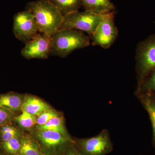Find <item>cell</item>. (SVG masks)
<instances>
[{"label": "cell", "instance_id": "cell-1", "mask_svg": "<svg viewBox=\"0 0 155 155\" xmlns=\"http://www.w3.org/2000/svg\"><path fill=\"white\" fill-rule=\"evenodd\" d=\"M25 10L35 18L39 31L51 37L61 27L64 16L48 0H37L27 3Z\"/></svg>", "mask_w": 155, "mask_h": 155}, {"label": "cell", "instance_id": "cell-2", "mask_svg": "<svg viewBox=\"0 0 155 155\" xmlns=\"http://www.w3.org/2000/svg\"><path fill=\"white\" fill-rule=\"evenodd\" d=\"M51 55L65 58L75 50L90 45V38L85 32L71 28L59 29L51 37Z\"/></svg>", "mask_w": 155, "mask_h": 155}, {"label": "cell", "instance_id": "cell-3", "mask_svg": "<svg viewBox=\"0 0 155 155\" xmlns=\"http://www.w3.org/2000/svg\"><path fill=\"white\" fill-rule=\"evenodd\" d=\"M29 133L38 143L44 154L61 155L67 147L74 143L70 136L56 131L35 128Z\"/></svg>", "mask_w": 155, "mask_h": 155}, {"label": "cell", "instance_id": "cell-4", "mask_svg": "<svg viewBox=\"0 0 155 155\" xmlns=\"http://www.w3.org/2000/svg\"><path fill=\"white\" fill-rule=\"evenodd\" d=\"M136 60L138 87L155 69V34L139 44Z\"/></svg>", "mask_w": 155, "mask_h": 155}, {"label": "cell", "instance_id": "cell-5", "mask_svg": "<svg viewBox=\"0 0 155 155\" xmlns=\"http://www.w3.org/2000/svg\"><path fill=\"white\" fill-rule=\"evenodd\" d=\"M75 147L83 155H107L114 148L109 131L102 130L89 138L74 139Z\"/></svg>", "mask_w": 155, "mask_h": 155}, {"label": "cell", "instance_id": "cell-6", "mask_svg": "<svg viewBox=\"0 0 155 155\" xmlns=\"http://www.w3.org/2000/svg\"><path fill=\"white\" fill-rule=\"evenodd\" d=\"M103 15L85 10L83 12L76 11L64 16L59 29L71 28L81 31L87 34L91 38L102 19Z\"/></svg>", "mask_w": 155, "mask_h": 155}, {"label": "cell", "instance_id": "cell-7", "mask_svg": "<svg viewBox=\"0 0 155 155\" xmlns=\"http://www.w3.org/2000/svg\"><path fill=\"white\" fill-rule=\"evenodd\" d=\"M115 11L103 14L102 19L90 39L93 45L109 48L118 36V31L114 22Z\"/></svg>", "mask_w": 155, "mask_h": 155}, {"label": "cell", "instance_id": "cell-8", "mask_svg": "<svg viewBox=\"0 0 155 155\" xmlns=\"http://www.w3.org/2000/svg\"><path fill=\"white\" fill-rule=\"evenodd\" d=\"M13 32L15 37L25 44L40 33L35 18L30 11L25 10L15 14Z\"/></svg>", "mask_w": 155, "mask_h": 155}, {"label": "cell", "instance_id": "cell-9", "mask_svg": "<svg viewBox=\"0 0 155 155\" xmlns=\"http://www.w3.org/2000/svg\"><path fill=\"white\" fill-rule=\"evenodd\" d=\"M51 37L40 32L25 44L21 54L28 60L47 59L51 55Z\"/></svg>", "mask_w": 155, "mask_h": 155}, {"label": "cell", "instance_id": "cell-10", "mask_svg": "<svg viewBox=\"0 0 155 155\" xmlns=\"http://www.w3.org/2000/svg\"><path fill=\"white\" fill-rule=\"evenodd\" d=\"M53 109L44 101L32 95L25 94L22 111L37 116L45 111Z\"/></svg>", "mask_w": 155, "mask_h": 155}, {"label": "cell", "instance_id": "cell-11", "mask_svg": "<svg viewBox=\"0 0 155 155\" xmlns=\"http://www.w3.org/2000/svg\"><path fill=\"white\" fill-rule=\"evenodd\" d=\"M25 94L9 92L0 94V106L8 109L14 114L22 112Z\"/></svg>", "mask_w": 155, "mask_h": 155}, {"label": "cell", "instance_id": "cell-12", "mask_svg": "<svg viewBox=\"0 0 155 155\" xmlns=\"http://www.w3.org/2000/svg\"><path fill=\"white\" fill-rule=\"evenodd\" d=\"M136 94L149 116L153 128V143L155 147V92L147 91Z\"/></svg>", "mask_w": 155, "mask_h": 155}, {"label": "cell", "instance_id": "cell-13", "mask_svg": "<svg viewBox=\"0 0 155 155\" xmlns=\"http://www.w3.org/2000/svg\"><path fill=\"white\" fill-rule=\"evenodd\" d=\"M81 2L84 10L98 15L113 12L116 8L111 0H81Z\"/></svg>", "mask_w": 155, "mask_h": 155}, {"label": "cell", "instance_id": "cell-14", "mask_svg": "<svg viewBox=\"0 0 155 155\" xmlns=\"http://www.w3.org/2000/svg\"><path fill=\"white\" fill-rule=\"evenodd\" d=\"M18 155H44L38 143L28 132L24 133Z\"/></svg>", "mask_w": 155, "mask_h": 155}, {"label": "cell", "instance_id": "cell-15", "mask_svg": "<svg viewBox=\"0 0 155 155\" xmlns=\"http://www.w3.org/2000/svg\"><path fill=\"white\" fill-rule=\"evenodd\" d=\"M63 16L79 11L82 7L81 0H48Z\"/></svg>", "mask_w": 155, "mask_h": 155}, {"label": "cell", "instance_id": "cell-16", "mask_svg": "<svg viewBox=\"0 0 155 155\" xmlns=\"http://www.w3.org/2000/svg\"><path fill=\"white\" fill-rule=\"evenodd\" d=\"M35 128L39 130L56 131L65 135L70 136L66 128L65 119L62 114L54 117L45 125H36Z\"/></svg>", "mask_w": 155, "mask_h": 155}, {"label": "cell", "instance_id": "cell-17", "mask_svg": "<svg viewBox=\"0 0 155 155\" xmlns=\"http://www.w3.org/2000/svg\"><path fill=\"white\" fill-rule=\"evenodd\" d=\"M24 132L14 120L0 126V143L7 141L14 137H22Z\"/></svg>", "mask_w": 155, "mask_h": 155}, {"label": "cell", "instance_id": "cell-18", "mask_svg": "<svg viewBox=\"0 0 155 155\" xmlns=\"http://www.w3.org/2000/svg\"><path fill=\"white\" fill-rule=\"evenodd\" d=\"M14 122L24 132L30 133L37 125L36 116L22 111L17 114L14 119Z\"/></svg>", "mask_w": 155, "mask_h": 155}, {"label": "cell", "instance_id": "cell-19", "mask_svg": "<svg viewBox=\"0 0 155 155\" xmlns=\"http://www.w3.org/2000/svg\"><path fill=\"white\" fill-rule=\"evenodd\" d=\"M22 136L14 137L7 141L0 143V147L6 155H19Z\"/></svg>", "mask_w": 155, "mask_h": 155}, {"label": "cell", "instance_id": "cell-20", "mask_svg": "<svg viewBox=\"0 0 155 155\" xmlns=\"http://www.w3.org/2000/svg\"><path fill=\"white\" fill-rule=\"evenodd\" d=\"M147 91L155 92V69L141 85L137 87L136 94Z\"/></svg>", "mask_w": 155, "mask_h": 155}, {"label": "cell", "instance_id": "cell-21", "mask_svg": "<svg viewBox=\"0 0 155 155\" xmlns=\"http://www.w3.org/2000/svg\"><path fill=\"white\" fill-rule=\"evenodd\" d=\"M62 113L58 112L54 109L45 111L36 116L37 125H45L54 117L61 115Z\"/></svg>", "mask_w": 155, "mask_h": 155}, {"label": "cell", "instance_id": "cell-22", "mask_svg": "<svg viewBox=\"0 0 155 155\" xmlns=\"http://www.w3.org/2000/svg\"><path fill=\"white\" fill-rule=\"evenodd\" d=\"M17 114L0 106V126L14 120Z\"/></svg>", "mask_w": 155, "mask_h": 155}, {"label": "cell", "instance_id": "cell-23", "mask_svg": "<svg viewBox=\"0 0 155 155\" xmlns=\"http://www.w3.org/2000/svg\"><path fill=\"white\" fill-rule=\"evenodd\" d=\"M61 155H83L75 147L74 143L67 147Z\"/></svg>", "mask_w": 155, "mask_h": 155}, {"label": "cell", "instance_id": "cell-24", "mask_svg": "<svg viewBox=\"0 0 155 155\" xmlns=\"http://www.w3.org/2000/svg\"><path fill=\"white\" fill-rule=\"evenodd\" d=\"M0 155H6L1 147H0Z\"/></svg>", "mask_w": 155, "mask_h": 155}, {"label": "cell", "instance_id": "cell-25", "mask_svg": "<svg viewBox=\"0 0 155 155\" xmlns=\"http://www.w3.org/2000/svg\"><path fill=\"white\" fill-rule=\"evenodd\" d=\"M44 155H53V154H44Z\"/></svg>", "mask_w": 155, "mask_h": 155}]
</instances>
